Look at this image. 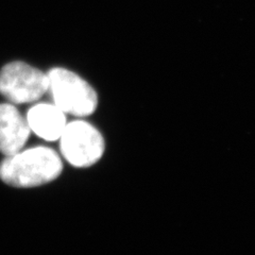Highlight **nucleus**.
Segmentation results:
<instances>
[{
	"label": "nucleus",
	"instance_id": "obj_1",
	"mask_svg": "<svg viewBox=\"0 0 255 255\" xmlns=\"http://www.w3.org/2000/svg\"><path fill=\"white\" fill-rule=\"evenodd\" d=\"M62 171L60 155L49 147L37 146L6 156L0 164V180L13 187L31 188L54 181Z\"/></svg>",
	"mask_w": 255,
	"mask_h": 255
},
{
	"label": "nucleus",
	"instance_id": "obj_2",
	"mask_svg": "<svg viewBox=\"0 0 255 255\" xmlns=\"http://www.w3.org/2000/svg\"><path fill=\"white\" fill-rule=\"evenodd\" d=\"M47 76V93L50 94L53 105L64 113L79 118L95 113L98 107V95L82 77L63 67L51 68Z\"/></svg>",
	"mask_w": 255,
	"mask_h": 255
},
{
	"label": "nucleus",
	"instance_id": "obj_3",
	"mask_svg": "<svg viewBox=\"0 0 255 255\" xmlns=\"http://www.w3.org/2000/svg\"><path fill=\"white\" fill-rule=\"evenodd\" d=\"M59 140L62 156L76 168L95 165L105 153L102 134L85 121L67 123Z\"/></svg>",
	"mask_w": 255,
	"mask_h": 255
},
{
	"label": "nucleus",
	"instance_id": "obj_4",
	"mask_svg": "<svg viewBox=\"0 0 255 255\" xmlns=\"http://www.w3.org/2000/svg\"><path fill=\"white\" fill-rule=\"evenodd\" d=\"M47 92V74L30 64L14 61L0 70V94L14 105L38 101Z\"/></svg>",
	"mask_w": 255,
	"mask_h": 255
},
{
	"label": "nucleus",
	"instance_id": "obj_5",
	"mask_svg": "<svg viewBox=\"0 0 255 255\" xmlns=\"http://www.w3.org/2000/svg\"><path fill=\"white\" fill-rule=\"evenodd\" d=\"M31 134L26 117L12 103H0V152L5 156L19 152Z\"/></svg>",
	"mask_w": 255,
	"mask_h": 255
},
{
	"label": "nucleus",
	"instance_id": "obj_6",
	"mask_svg": "<svg viewBox=\"0 0 255 255\" xmlns=\"http://www.w3.org/2000/svg\"><path fill=\"white\" fill-rule=\"evenodd\" d=\"M26 119L30 131L47 141L59 140L67 125L66 114L53 103H36Z\"/></svg>",
	"mask_w": 255,
	"mask_h": 255
}]
</instances>
